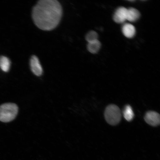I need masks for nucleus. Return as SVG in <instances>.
<instances>
[{"mask_svg": "<svg viewBox=\"0 0 160 160\" xmlns=\"http://www.w3.org/2000/svg\"><path fill=\"white\" fill-rule=\"evenodd\" d=\"M62 15V9L57 0H41L33 7L32 17L39 29L50 31L58 25Z\"/></svg>", "mask_w": 160, "mask_h": 160, "instance_id": "f257e3e1", "label": "nucleus"}, {"mask_svg": "<svg viewBox=\"0 0 160 160\" xmlns=\"http://www.w3.org/2000/svg\"><path fill=\"white\" fill-rule=\"evenodd\" d=\"M18 108L13 103H6L0 106V121L8 122L13 121L18 114Z\"/></svg>", "mask_w": 160, "mask_h": 160, "instance_id": "f03ea898", "label": "nucleus"}, {"mask_svg": "<svg viewBox=\"0 0 160 160\" xmlns=\"http://www.w3.org/2000/svg\"><path fill=\"white\" fill-rule=\"evenodd\" d=\"M106 121L109 124L116 125L121 119V113L119 108L115 105H110L106 108L105 111Z\"/></svg>", "mask_w": 160, "mask_h": 160, "instance_id": "7ed1b4c3", "label": "nucleus"}, {"mask_svg": "<svg viewBox=\"0 0 160 160\" xmlns=\"http://www.w3.org/2000/svg\"><path fill=\"white\" fill-rule=\"evenodd\" d=\"M144 119L146 122L153 127H157L160 124V115L157 112L153 111L147 112Z\"/></svg>", "mask_w": 160, "mask_h": 160, "instance_id": "20e7f679", "label": "nucleus"}, {"mask_svg": "<svg viewBox=\"0 0 160 160\" xmlns=\"http://www.w3.org/2000/svg\"><path fill=\"white\" fill-rule=\"evenodd\" d=\"M30 67L32 71L35 75L39 77L42 74V68L37 56H32L30 60Z\"/></svg>", "mask_w": 160, "mask_h": 160, "instance_id": "39448f33", "label": "nucleus"}, {"mask_svg": "<svg viewBox=\"0 0 160 160\" xmlns=\"http://www.w3.org/2000/svg\"><path fill=\"white\" fill-rule=\"evenodd\" d=\"M128 9L124 7L118 8L114 15L113 19L116 23H123L127 19Z\"/></svg>", "mask_w": 160, "mask_h": 160, "instance_id": "423d86ee", "label": "nucleus"}, {"mask_svg": "<svg viewBox=\"0 0 160 160\" xmlns=\"http://www.w3.org/2000/svg\"><path fill=\"white\" fill-rule=\"evenodd\" d=\"M122 31L124 35L129 38H133L136 33L135 27L129 23H126L123 26Z\"/></svg>", "mask_w": 160, "mask_h": 160, "instance_id": "0eeeda50", "label": "nucleus"}, {"mask_svg": "<svg viewBox=\"0 0 160 160\" xmlns=\"http://www.w3.org/2000/svg\"><path fill=\"white\" fill-rule=\"evenodd\" d=\"M140 17V13L137 9L132 8L128 9L127 20L128 21L135 22L139 19Z\"/></svg>", "mask_w": 160, "mask_h": 160, "instance_id": "6e6552de", "label": "nucleus"}, {"mask_svg": "<svg viewBox=\"0 0 160 160\" xmlns=\"http://www.w3.org/2000/svg\"><path fill=\"white\" fill-rule=\"evenodd\" d=\"M101 47V43L98 40L90 42L88 43L87 48L88 51L92 53H96L99 51Z\"/></svg>", "mask_w": 160, "mask_h": 160, "instance_id": "1a4fd4ad", "label": "nucleus"}, {"mask_svg": "<svg viewBox=\"0 0 160 160\" xmlns=\"http://www.w3.org/2000/svg\"><path fill=\"white\" fill-rule=\"evenodd\" d=\"M11 66V62L8 58L4 56L0 57V68L5 72H8Z\"/></svg>", "mask_w": 160, "mask_h": 160, "instance_id": "9d476101", "label": "nucleus"}, {"mask_svg": "<svg viewBox=\"0 0 160 160\" xmlns=\"http://www.w3.org/2000/svg\"><path fill=\"white\" fill-rule=\"evenodd\" d=\"M123 115L124 117L128 121H131L133 119L134 115L131 106L129 105L126 106L123 111Z\"/></svg>", "mask_w": 160, "mask_h": 160, "instance_id": "9b49d317", "label": "nucleus"}, {"mask_svg": "<svg viewBox=\"0 0 160 160\" xmlns=\"http://www.w3.org/2000/svg\"><path fill=\"white\" fill-rule=\"evenodd\" d=\"M98 35L96 32L91 31L87 33L86 36V40L89 43L90 42H93L97 40Z\"/></svg>", "mask_w": 160, "mask_h": 160, "instance_id": "f8f14e48", "label": "nucleus"}]
</instances>
